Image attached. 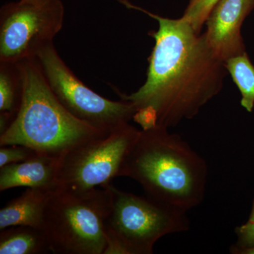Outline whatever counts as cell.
Segmentation results:
<instances>
[{"label": "cell", "instance_id": "6da1fadb", "mask_svg": "<svg viewBox=\"0 0 254 254\" xmlns=\"http://www.w3.org/2000/svg\"><path fill=\"white\" fill-rule=\"evenodd\" d=\"M117 1L145 13L159 25L158 31L149 32L155 46L144 84L130 95L117 92L121 100L134 106L133 121L146 130L157 125L170 128L195 118L222 91L227 71L225 63L184 18L163 17L128 0Z\"/></svg>", "mask_w": 254, "mask_h": 254}, {"label": "cell", "instance_id": "7a4b0ae2", "mask_svg": "<svg viewBox=\"0 0 254 254\" xmlns=\"http://www.w3.org/2000/svg\"><path fill=\"white\" fill-rule=\"evenodd\" d=\"M119 177L138 182L151 199L188 212L204 199L208 167L180 135L157 125L140 131Z\"/></svg>", "mask_w": 254, "mask_h": 254}, {"label": "cell", "instance_id": "3957f363", "mask_svg": "<svg viewBox=\"0 0 254 254\" xmlns=\"http://www.w3.org/2000/svg\"><path fill=\"white\" fill-rule=\"evenodd\" d=\"M23 96L14 121L0 134V146L23 145L61 158L75 147L107 133L75 118L57 98L36 58L20 62Z\"/></svg>", "mask_w": 254, "mask_h": 254}, {"label": "cell", "instance_id": "277c9868", "mask_svg": "<svg viewBox=\"0 0 254 254\" xmlns=\"http://www.w3.org/2000/svg\"><path fill=\"white\" fill-rule=\"evenodd\" d=\"M110 184L88 190L56 187L47 202L41 230L52 253L104 254Z\"/></svg>", "mask_w": 254, "mask_h": 254}, {"label": "cell", "instance_id": "5b68a950", "mask_svg": "<svg viewBox=\"0 0 254 254\" xmlns=\"http://www.w3.org/2000/svg\"><path fill=\"white\" fill-rule=\"evenodd\" d=\"M109 187L112 201L104 224V254H151L160 239L190 230L187 212Z\"/></svg>", "mask_w": 254, "mask_h": 254}, {"label": "cell", "instance_id": "8992f818", "mask_svg": "<svg viewBox=\"0 0 254 254\" xmlns=\"http://www.w3.org/2000/svg\"><path fill=\"white\" fill-rule=\"evenodd\" d=\"M35 58L52 91L75 118L107 133L133 120L136 109L130 102L113 101L88 88L62 59L54 42Z\"/></svg>", "mask_w": 254, "mask_h": 254}, {"label": "cell", "instance_id": "52a82bcc", "mask_svg": "<svg viewBox=\"0 0 254 254\" xmlns=\"http://www.w3.org/2000/svg\"><path fill=\"white\" fill-rule=\"evenodd\" d=\"M140 130L124 124L105 136L78 145L60 160L57 187L88 190L109 185L120 168Z\"/></svg>", "mask_w": 254, "mask_h": 254}, {"label": "cell", "instance_id": "ba28073f", "mask_svg": "<svg viewBox=\"0 0 254 254\" xmlns=\"http://www.w3.org/2000/svg\"><path fill=\"white\" fill-rule=\"evenodd\" d=\"M64 6L61 0L40 4L19 0L0 9V63H20L36 58L63 28Z\"/></svg>", "mask_w": 254, "mask_h": 254}, {"label": "cell", "instance_id": "9c48e42d", "mask_svg": "<svg viewBox=\"0 0 254 254\" xmlns=\"http://www.w3.org/2000/svg\"><path fill=\"white\" fill-rule=\"evenodd\" d=\"M254 9V0H220L209 15L203 33L213 55L225 63L245 53L241 28Z\"/></svg>", "mask_w": 254, "mask_h": 254}, {"label": "cell", "instance_id": "30bf717a", "mask_svg": "<svg viewBox=\"0 0 254 254\" xmlns=\"http://www.w3.org/2000/svg\"><path fill=\"white\" fill-rule=\"evenodd\" d=\"M60 158L38 154L0 168V191L18 187L55 189Z\"/></svg>", "mask_w": 254, "mask_h": 254}, {"label": "cell", "instance_id": "8fae6325", "mask_svg": "<svg viewBox=\"0 0 254 254\" xmlns=\"http://www.w3.org/2000/svg\"><path fill=\"white\" fill-rule=\"evenodd\" d=\"M55 189L28 188L0 210V231L13 226L41 228L47 202Z\"/></svg>", "mask_w": 254, "mask_h": 254}, {"label": "cell", "instance_id": "7c38bea8", "mask_svg": "<svg viewBox=\"0 0 254 254\" xmlns=\"http://www.w3.org/2000/svg\"><path fill=\"white\" fill-rule=\"evenodd\" d=\"M22 96L23 78L19 63H0V134L14 121Z\"/></svg>", "mask_w": 254, "mask_h": 254}, {"label": "cell", "instance_id": "4fadbf2b", "mask_svg": "<svg viewBox=\"0 0 254 254\" xmlns=\"http://www.w3.org/2000/svg\"><path fill=\"white\" fill-rule=\"evenodd\" d=\"M49 245L41 228L13 226L1 230L0 254L50 253Z\"/></svg>", "mask_w": 254, "mask_h": 254}, {"label": "cell", "instance_id": "5bb4252c", "mask_svg": "<svg viewBox=\"0 0 254 254\" xmlns=\"http://www.w3.org/2000/svg\"><path fill=\"white\" fill-rule=\"evenodd\" d=\"M225 65L242 95L241 105L252 113L254 108V66L248 55L246 52L237 55L226 60Z\"/></svg>", "mask_w": 254, "mask_h": 254}, {"label": "cell", "instance_id": "9a60e30c", "mask_svg": "<svg viewBox=\"0 0 254 254\" xmlns=\"http://www.w3.org/2000/svg\"><path fill=\"white\" fill-rule=\"evenodd\" d=\"M220 0H190L182 18L190 23L197 33L200 34L209 15Z\"/></svg>", "mask_w": 254, "mask_h": 254}, {"label": "cell", "instance_id": "2e32d148", "mask_svg": "<svg viewBox=\"0 0 254 254\" xmlns=\"http://www.w3.org/2000/svg\"><path fill=\"white\" fill-rule=\"evenodd\" d=\"M39 154L36 150L23 145H10L0 148V168L9 164L21 163Z\"/></svg>", "mask_w": 254, "mask_h": 254}, {"label": "cell", "instance_id": "e0dca14e", "mask_svg": "<svg viewBox=\"0 0 254 254\" xmlns=\"http://www.w3.org/2000/svg\"><path fill=\"white\" fill-rule=\"evenodd\" d=\"M237 242L230 247V250L254 247V203L250 218L243 225L235 229Z\"/></svg>", "mask_w": 254, "mask_h": 254}, {"label": "cell", "instance_id": "ac0fdd59", "mask_svg": "<svg viewBox=\"0 0 254 254\" xmlns=\"http://www.w3.org/2000/svg\"><path fill=\"white\" fill-rule=\"evenodd\" d=\"M230 252L234 254H254V247L241 249V250H230Z\"/></svg>", "mask_w": 254, "mask_h": 254}, {"label": "cell", "instance_id": "d6986e66", "mask_svg": "<svg viewBox=\"0 0 254 254\" xmlns=\"http://www.w3.org/2000/svg\"><path fill=\"white\" fill-rule=\"evenodd\" d=\"M23 2L30 3V4H40L46 3L49 0H21Z\"/></svg>", "mask_w": 254, "mask_h": 254}]
</instances>
